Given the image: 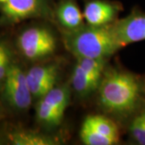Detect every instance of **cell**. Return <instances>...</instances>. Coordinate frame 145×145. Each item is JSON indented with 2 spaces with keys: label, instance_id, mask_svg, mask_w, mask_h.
<instances>
[{
  "label": "cell",
  "instance_id": "1",
  "mask_svg": "<svg viewBox=\"0 0 145 145\" xmlns=\"http://www.w3.org/2000/svg\"><path fill=\"white\" fill-rule=\"evenodd\" d=\"M98 100L106 113L130 119L145 108V79L119 68H106L98 87Z\"/></svg>",
  "mask_w": 145,
  "mask_h": 145
},
{
  "label": "cell",
  "instance_id": "2",
  "mask_svg": "<svg viewBox=\"0 0 145 145\" xmlns=\"http://www.w3.org/2000/svg\"><path fill=\"white\" fill-rule=\"evenodd\" d=\"M112 24L103 26L83 25L73 31H64V44L76 58L107 59L120 48L114 38Z\"/></svg>",
  "mask_w": 145,
  "mask_h": 145
},
{
  "label": "cell",
  "instance_id": "3",
  "mask_svg": "<svg viewBox=\"0 0 145 145\" xmlns=\"http://www.w3.org/2000/svg\"><path fill=\"white\" fill-rule=\"evenodd\" d=\"M16 46L20 54L29 61H40L54 54L57 39L48 27L33 26L20 33Z\"/></svg>",
  "mask_w": 145,
  "mask_h": 145
},
{
  "label": "cell",
  "instance_id": "4",
  "mask_svg": "<svg viewBox=\"0 0 145 145\" xmlns=\"http://www.w3.org/2000/svg\"><path fill=\"white\" fill-rule=\"evenodd\" d=\"M69 101V86H56L36 102V119L38 123L48 130L60 126Z\"/></svg>",
  "mask_w": 145,
  "mask_h": 145
},
{
  "label": "cell",
  "instance_id": "5",
  "mask_svg": "<svg viewBox=\"0 0 145 145\" xmlns=\"http://www.w3.org/2000/svg\"><path fill=\"white\" fill-rule=\"evenodd\" d=\"M0 93L3 103L19 113L28 110L34 102L27 82L26 71L14 61L8 69Z\"/></svg>",
  "mask_w": 145,
  "mask_h": 145
},
{
  "label": "cell",
  "instance_id": "6",
  "mask_svg": "<svg viewBox=\"0 0 145 145\" xmlns=\"http://www.w3.org/2000/svg\"><path fill=\"white\" fill-rule=\"evenodd\" d=\"M50 0H0V23L16 24L23 21L53 16Z\"/></svg>",
  "mask_w": 145,
  "mask_h": 145
},
{
  "label": "cell",
  "instance_id": "7",
  "mask_svg": "<svg viewBox=\"0 0 145 145\" xmlns=\"http://www.w3.org/2000/svg\"><path fill=\"white\" fill-rule=\"evenodd\" d=\"M80 138L86 145H114L120 141V132L112 119L100 114H89L82 124Z\"/></svg>",
  "mask_w": 145,
  "mask_h": 145
},
{
  "label": "cell",
  "instance_id": "8",
  "mask_svg": "<svg viewBox=\"0 0 145 145\" xmlns=\"http://www.w3.org/2000/svg\"><path fill=\"white\" fill-rule=\"evenodd\" d=\"M112 27L120 49L133 43L145 40V12L134 8L129 15L114 21Z\"/></svg>",
  "mask_w": 145,
  "mask_h": 145
},
{
  "label": "cell",
  "instance_id": "9",
  "mask_svg": "<svg viewBox=\"0 0 145 145\" xmlns=\"http://www.w3.org/2000/svg\"><path fill=\"white\" fill-rule=\"evenodd\" d=\"M59 74V65L54 62L34 65L27 70V82L35 102L57 86Z\"/></svg>",
  "mask_w": 145,
  "mask_h": 145
},
{
  "label": "cell",
  "instance_id": "10",
  "mask_svg": "<svg viewBox=\"0 0 145 145\" xmlns=\"http://www.w3.org/2000/svg\"><path fill=\"white\" fill-rule=\"evenodd\" d=\"M123 6L121 3L110 0H87L85 3L83 16L86 24L103 26L114 23Z\"/></svg>",
  "mask_w": 145,
  "mask_h": 145
},
{
  "label": "cell",
  "instance_id": "11",
  "mask_svg": "<svg viewBox=\"0 0 145 145\" xmlns=\"http://www.w3.org/2000/svg\"><path fill=\"white\" fill-rule=\"evenodd\" d=\"M64 31H73L84 25V16L77 0H61L53 10Z\"/></svg>",
  "mask_w": 145,
  "mask_h": 145
},
{
  "label": "cell",
  "instance_id": "12",
  "mask_svg": "<svg viewBox=\"0 0 145 145\" xmlns=\"http://www.w3.org/2000/svg\"><path fill=\"white\" fill-rule=\"evenodd\" d=\"M7 140L12 145H57L59 141L50 135L28 129H16L7 134Z\"/></svg>",
  "mask_w": 145,
  "mask_h": 145
},
{
  "label": "cell",
  "instance_id": "13",
  "mask_svg": "<svg viewBox=\"0 0 145 145\" xmlns=\"http://www.w3.org/2000/svg\"><path fill=\"white\" fill-rule=\"evenodd\" d=\"M100 80L75 64L71 75V87L79 97L86 98L98 89Z\"/></svg>",
  "mask_w": 145,
  "mask_h": 145
},
{
  "label": "cell",
  "instance_id": "14",
  "mask_svg": "<svg viewBox=\"0 0 145 145\" xmlns=\"http://www.w3.org/2000/svg\"><path fill=\"white\" fill-rule=\"evenodd\" d=\"M127 133L132 144L145 145V108L128 121Z\"/></svg>",
  "mask_w": 145,
  "mask_h": 145
},
{
  "label": "cell",
  "instance_id": "15",
  "mask_svg": "<svg viewBox=\"0 0 145 145\" xmlns=\"http://www.w3.org/2000/svg\"><path fill=\"white\" fill-rule=\"evenodd\" d=\"M106 59L81 57V58H77L76 64L86 72H87L94 77L101 78L105 69L106 68Z\"/></svg>",
  "mask_w": 145,
  "mask_h": 145
},
{
  "label": "cell",
  "instance_id": "16",
  "mask_svg": "<svg viewBox=\"0 0 145 145\" xmlns=\"http://www.w3.org/2000/svg\"><path fill=\"white\" fill-rule=\"evenodd\" d=\"M6 42H7V40H4V39H0V52H1V50H2L3 45L5 44Z\"/></svg>",
  "mask_w": 145,
  "mask_h": 145
},
{
  "label": "cell",
  "instance_id": "17",
  "mask_svg": "<svg viewBox=\"0 0 145 145\" xmlns=\"http://www.w3.org/2000/svg\"><path fill=\"white\" fill-rule=\"evenodd\" d=\"M1 114H2V108H1V105H0V116H1Z\"/></svg>",
  "mask_w": 145,
  "mask_h": 145
}]
</instances>
